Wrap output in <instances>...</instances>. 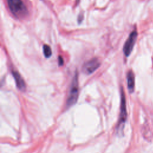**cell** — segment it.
<instances>
[{
    "instance_id": "1",
    "label": "cell",
    "mask_w": 153,
    "mask_h": 153,
    "mask_svg": "<svg viewBox=\"0 0 153 153\" xmlns=\"http://www.w3.org/2000/svg\"><path fill=\"white\" fill-rule=\"evenodd\" d=\"M79 94V86H78V73H75L73 77L72 81L71 82L69 94L66 101L67 107H70L75 104L78 100Z\"/></svg>"
},
{
    "instance_id": "2",
    "label": "cell",
    "mask_w": 153,
    "mask_h": 153,
    "mask_svg": "<svg viewBox=\"0 0 153 153\" xmlns=\"http://www.w3.org/2000/svg\"><path fill=\"white\" fill-rule=\"evenodd\" d=\"M10 11L17 17L27 14V8L22 0H7Z\"/></svg>"
},
{
    "instance_id": "3",
    "label": "cell",
    "mask_w": 153,
    "mask_h": 153,
    "mask_svg": "<svg viewBox=\"0 0 153 153\" xmlns=\"http://www.w3.org/2000/svg\"><path fill=\"white\" fill-rule=\"evenodd\" d=\"M127 108H126V100L125 94L123 88L121 89V104H120V112L119 116V120L117 126V131L121 132L124 128V125L127 118Z\"/></svg>"
},
{
    "instance_id": "4",
    "label": "cell",
    "mask_w": 153,
    "mask_h": 153,
    "mask_svg": "<svg viewBox=\"0 0 153 153\" xmlns=\"http://www.w3.org/2000/svg\"><path fill=\"white\" fill-rule=\"evenodd\" d=\"M137 32L136 30H134L132 32H131L127 39L126 40L123 47V52L126 57H128L131 54L133 47L135 44L137 39Z\"/></svg>"
},
{
    "instance_id": "5",
    "label": "cell",
    "mask_w": 153,
    "mask_h": 153,
    "mask_svg": "<svg viewBox=\"0 0 153 153\" xmlns=\"http://www.w3.org/2000/svg\"><path fill=\"white\" fill-rule=\"evenodd\" d=\"M100 65V61L97 58H93L87 61L82 67L83 72L86 74H91L94 72Z\"/></svg>"
},
{
    "instance_id": "6",
    "label": "cell",
    "mask_w": 153,
    "mask_h": 153,
    "mask_svg": "<svg viewBox=\"0 0 153 153\" xmlns=\"http://www.w3.org/2000/svg\"><path fill=\"white\" fill-rule=\"evenodd\" d=\"M12 75L14 78L16 86L17 87V88L21 91H25L26 89V84L20 74L17 71H13Z\"/></svg>"
},
{
    "instance_id": "7",
    "label": "cell",
    "mask_w": 153,
    "mask_h": 153,
    "mask_svg": "<svg viewBox=\"0 0 153 153\" xmlns=\"http://www.w3.org/2000/svg\"><path fill=\"white\" fill-rule=\"evenodd\" d=\"M127 87L130 92H133L134 87V75L131 71H128L127 75Z\"/></svg>"
},
{
    "instance_id": "8",
    "label": "cell",
    "mask_w": 153,
    "mask_h": 153,
    "mask_svg": "<svg viewBox=\"0 0 153 153\" xmlns=\"http://www.w3.org/2000/svg\"><path fill=\"white\" fill-rule=\"evenodd\" d=\"M43 53L45 57H50L52 54V51L50 47L48 45H43Z\"/></svg>"
},
{
    "instance_id": "9",
    "label": "cell",
    "mask_w": 153,
    "mask_h": 153,
    "mask_svg": "<svg viewBox=\"0 0 153 153\" xmlns=\"http://www.w3.org/2000/svg\"><path fill=\"white\" fill-rule=\"evenodd\" d=\"M58 62H59V65H60V66H62V65H63V57H61V56H59V58H58Z\"/></svg>"
},
{
    "instance_id": "10",
    "label": "cell",
    "mask_w": 153,
    "mask_h": 153,
    "mask_svg": "<svg viewBox=\"0 0 153 153\" xmlns=\"http://www.w3.org/2000/svg\"><path fill=\"white\" fill-rule=\"evenodd\" d=\"M77 1H79V0H77Z\"/></svg>"
}]
</instances>
